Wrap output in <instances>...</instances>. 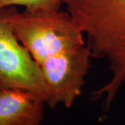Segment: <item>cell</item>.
Masks as SVG:
<instances>
[{
	"mask_svg": "<svg viewBox=\"0 0 125 125\" xmlns=\"http://www.w3.org/2000/svg\"><path fill=\"white\" fill-rule=\"evenodd\" d=\"M66 10L87 38L91 56L104 59L111 79L91 93V99L104 97V111L125 84V0H65Z\"/></svg>",
	"mask_w": 125,
	"mask_h": 125,
	"instance_id": "6da1fadb",
	"label": "cell"
},
{
	"mask_svg": "<svg viewBox=\"0 0 125 125\" xmlns=\"http://www.w3.org/2000/svg\"><path fill=\"white\" fill-rule=\"evenodd\" d=\"M14 34L39 64L51 56L85 45L84 35L65 11L4 8Z\"/></svg>",
	"mask_w": 125,
	"mask_h": 125,
	"instance_id": "7a4b0ae2",
	"label": "cell"
},
{
	"mask_svg": "<svg viewBox=\"0 0 125 125\" xmlns=\"http://www.w3.org/2000/svg\"><path fill=\"white\" fill-rule=\"evenodd\" d=\"M90 49L81 45L51 56L39 63L46 90L45 104L70 108L85 85L90 67Z\"/></svg>",
	"mask_w": 125,
	"mask_h": 125,
	"instance_id": "3957f363",
	"label": "cell"
},
{
	"mask_svg": "<svg viewBox=\"0 0 125 125\" xmlns=\"http://www.w3.org/2000/svg\"><path fill=\"white\" fill-rule=\"evenodd\" d=\"M29 90L46 101V90L38 62L18 40L0 9V88Z\"/></svg>",
	"mask_w": 125,
	"mask_h": 125,
	"instance_id": "277c9868",
	"label": "cell"
},
{
	"mask_svg": "<svg viewBox=\"0 0 125 125\" xmlns=\"http://www.w3.org/2000/svg\"><path fill=\"white\" fill-rule=\"evenodd\" d=\"M45 100L21 88H0V125H39L44 118Z\"/></svg>",
	"mask_w": 125,
	"mask_h": 125,
	"instance_id": "5b68a950",
	"label": "cell"
},
{
	"mask_svg": "<svg viewBox=\"0 0 125 125\" xmlns=\"http://www.w3.org/2000/svg\"><path fill=\"white\" fill-rule=\"evenodd\" d=\"M65 0H0V9L12 6H22L25 9L60 10Z\"/></svg>",
	"mask_w": 125,
	"mask_h": 125,
	"instance_id": "8992f818",
	"label": "cell"
}]
</instances>
